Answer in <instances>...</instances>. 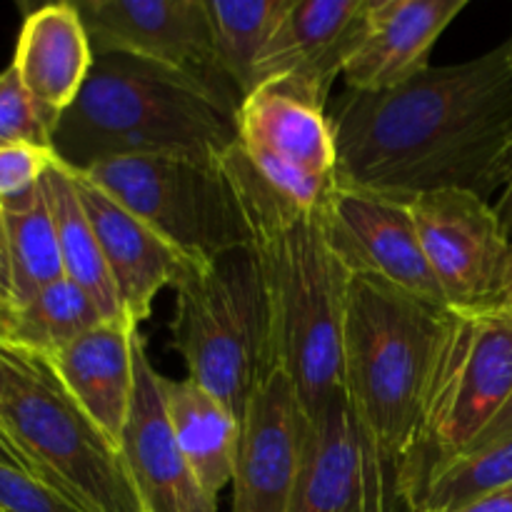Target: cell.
I'll return each mask as SVG.
<instances>
[{"label":"cell","mask_w":512,"mask_h":512,"mask_svg":"<svg viewBox=\"0 0 512 512\" xmlns=\"http://www.w3.org/2000/svg\"><path fill=\"white\" fill-rule=\"evenodd\" d=\"M340 180L390 198L468 190L493 200L512 155L508 43L383 93L345 90L330 113Z\"/></svg>","instance_id":"obj_1"},{"label":"cell","mask_w":512,"mask_h":512,"mask_svg":"<svg viewBox=\"0 0 512 512\" xmlns=\"http://www.w3.org/2000/svg\"><path fill=\"white\" fill-rule=\"evenodd\" d=\"M220 160L243 205L250 250L263 273L273 368L288 375L310 418L343 390L345 313L353 275L330 248L320 210L293 208L270 193L235 145Z\"/></svg>","instance_id":"obj_2"},{"label":"cell","mask_w":512,"mask_h":512,"mask_svg":"<svg viewBox=\"0 0 512 512\" xmlns=\"http://www.w3.org/2000/svg\"><path fill=\"white\" fill-rule=\"evenodd\" d=\"M235 90L130 55H95L78 98L60 115L53 153L83 173L128 155L223 158L238 140Z\"/></svg>","instance_id":"obj_3"},{"label":"cell","mask_w":512,"mask_h":512,"mask_svg":"<svg viewBox=\"0 0 512 512\" xmlns=\"http://www.w3.org/2000/svg\"><path fill=\"white\" fill-rule=\"evenodd\" d=\"M450 310L370 275H353L343 338V390L405 483L418 455L425 403Z\"/></svg>","instance_id":"obj_4"},{"label":"cell","mask_w":512,"mask_h":512,"mask_svg":"<svg viewBox=\"0 0 512 512\" xmlns=\"http://www.w3.org/2000/svg\"><path fill=\"white\" fill-rule=\"evenodd\" d=\"M173 290V348L188 378L243 423L253 393L275 370L258 258L238 248L213 260H190Z\"/></svg>","instance_id":"obj_5"},{"label":"cell","mask_w":512,"mask_h":512,"mask_svg":"<svg viewBox=\"0 0 512 512\" xmlns=\"http://www.w3.org/2000/svg\"><path fill=\"white\" fill-rule=\"evenodd\" d=\"M10 390L0 430L30 473L85 512H143L120 448L80 410L40 355L5 345Z\"/></svg>","instance_id":"obj_6"},{"label":"cell","mask_w":512,"mask_h":512,"mask_svg":"<svg viewBox=\"0 0 512 512\" xmlns=\"http://www.w3.org/2000/svg\"><path fill=\"white\" fill-rule=\"evenodd\" d=\"M83 175L145 220L183 258L200 263L250 248L243 205L220 158L128 155L100 160Z\"/></svg>","instance_id":"obj_7"},{"label":"cell","mask_w":512,"mask_h":512,"mask_svg":"<svg viewBox=\"0 0 512 512\" xmlns=\"http://www.w3.org/2000/svg\"><path fill=\"white\" fill-rule=\"evenodd\" d=\"M512 395V310H450L425 403L418 455L405 483L413 503L425 475L465 453Z\"/></svg>","instance_id":"obj_8"},{"label":"cell","mask_w":512,"mask_h":512,"mask_svg":"<svg viewBox=\"0 0 512 512\" xmlns=\"http://www.w3.org/2000/svg\"><path fill=\"white\" fill-rule=\"evenodd\" d=\"M235 150L255 178L293 208L320 210L340 180L330 115L280 80L240 100Z\"/></svg>","instance_id":"obj_9"},{"label":"cell","mask_w":512,"mask_h":512,"mask_svg":"<svg viewBox=\"0 0 512 512\" xmlns=\"http://www.w3.org/2000/svg\"><path fill=\"white\" fill-rule=\"evenodd\" d=\"M408 205L448 308H500L512 288V243L493 203L468 190H433Z\"/></svg>","instance_id":"obj_10"},{"label":"cell","mask_w":512,"mask_h":512,"mask_svg":"<svg viewBox=\"0 0 512 512\" xmlns=\"http://www.w3.org/2000/svg\"><path fill=\"white\" fill-rule=\"evenodd\" d=\"M288 512H408L398 475L345 390L308 418Z\"/></svg>","instance_id":"obj_11"},{"label":"cell","mask_w":512,"mask_h":512,"mask_svg":"<svg viewBox=\"0 0 512 512\" xmlns=\"http://www.w3.org/2000/svg\"><path fill=\"white\" fill-rule=\"evenodd\" d=\"M320 213L330 248L350 275L380 278L415 298L448 308L420 245L408 200L338 180Z\"/></svg>","instance_id":"obj_12"},{"label":"cell","mask_w":512,"mask_h":512,"mask_svg":"<svg viewBox=\"0 0 512 512\" xmlns=\"http://www.w3.org/2000/svg\"><path fill=\"white\" fill-rule=\"evenodd\" d=\"M75 8L93 55H130L233 90L215 63L205 0H80Z\"/></svg>","instance_id":"obj_13"},{"label":"cell","mask_w":512,"mask_h":512,"mask_svg":"<svg viewBox=\"0 0 512 512\" xmlns=\"http://www.w3.org/2000/svg\"><path fill=\"white\" fill-rule=\"evenodd\" d=\"M308 415L283 370L250 398L240 423L230 512H288L303 460Z\"/></svg>","instance_id":"obj_14"},{"label":"cell","mask_w":512,"mask_h":512,"mask_svg":"<svg viewBox=\"0 0 512 512\" xmlns=\"http://www.w3.org/2000/svg\"><path fill=\"white\" fill-rule=\"evenodd\" d=\"M120 455L143 512H220L185 463L168 420L163 375L150 363L143 335L135 338V390Z\"/></svg>","instance_id":"obj_15"},{"label":"cell","mask_w":512,"mask_h":512,"mask_svg":"<svg viewBox=\"0 0 512 512\" xmlns=\"http://www.w3.org/2000/svg\"><path fill=\"white\" fill-rule=\"evenodd\" d=\"M468 0H368L343 68L345 90L383 93L430 68V53Z\"/></svg>","instance_id":"obj_16"},{"label":"cell","mask_w":512,"mask_h":512,"mask_svg":"<svg viewBox=\"0 0 512 512\" xmlns=\"http://www.w3.org/2000/svg\"><path fill=\"white\" fill-rule=\"evenodd\" d=\"M365 5L368 0H290L258 58L255 88L280 80L325 108L358 38Z\"/></svg>","instance_id":"obj_17"},{"label":"cell","mask_w":512,"mask_h":512,"mask_svg":"<svg viewBox=\"0 0 512 512\" xmlns=\"http://www.w3.org/2000/svg\"><path fill=\"white\" fill-rule=\"evenodd\" d=\"M75 188L98 235L125 315L140 325L148 320L160 290L175 288L190 260L88 175L75 173Z\"/></svg>","instance_id":"obj_18"},{"label":"cell","mask_w":512,"mask_h":512,"mask_svg":"<svg viewBox=\"0 0 512 512\" xmlns=\"http://www.w3.org/2000/svg\"><path fill=\"white\" fill-rule=\"evenodd\" d=\"M138 333L128 318L103 320L48 360L70 398L115 445L133 403Z\"/></svg>","instance_id":"obj_19"},{"label":"cell","mask_w":512,"mask_h":512,"mask_svg":"<svg viewBox=\"0 0 512 512\" xmlns=\"http://www.w3.org/2000/svg\"><path fill=\"white\" fill-rule=\"evenodd\" d=\"M93 60L75 3H50L25 15L10 65L35 103L60 120L88 80Z\"/></svg>","instance_id":"obj_20"},{"label":"cell","mask_w":512,"mask_h":512,"mask_svg":"<svg viewBox=\"0 0 512 512\" xmlns=\"http://www.w3.org/2000/svg\"><path fill=\"white\" fill-rule=\"evenodd\" d=\"M165 408L178 448L210 498L233 483L240 420L195 380L163 378Z\"/></svg>","instance_id":"obj_21"},{"label":"cell","mask_w":512,"mask_h":512,"mask_svg":"<svg viewBox=\"0 0 512 512\" xmlns=\"http://www.w3.org/2000/svg\"><path fill=\"white\" fill-rule=\"evenodd\" d=\"M43 185L45 195H48L50 213H53L55 233H58L65 278L73 280L78 288H83L95 300L105 320L128 318L113 278H110L108 265H105L98 235L90 225L83 200H80L78 188H75V173L55 158L48 173L43 175Z\"/></svg>","instance_id":"obj_22"},{"label":"cell","mask_w":512,"mask_h":512,"mask_svg":"<svg viewBox=\"0 0 512 512\" xmlns=\"http://www.w3.org/2000/svg\"><path fill=\"white\" fill-rule=\"evenodd\" d=\"M0 210L13 268V305L20 308L50 283L65 278L43 180L18 198L0 200Z\"/></svg>","instance_id":"obj_23"},{"label":"cell","mask_w":512,"mask_h":512,"mask_svg":"<svg viewBox=\"0 0 512 512\" xmlns=\"http://www.w3.org/2000/svg\"><path fill=\"white\" fill-rule=\"evenodd\" d=\"M290 0H205L215 63L240 100L253 93L258 58L288 13Z\"/></svg>","instance_id":"obj_24"},{"label":"cell","mask_w":512,"mask_h":512,"mask_svg":"<svg viewBox=\"0 0 512 512\" xmlns=\"http://www.w3.org/2000/svg\"><path fill=\"white\" fill-rule=\"evenodd\" d=\"M103 320L105 315L83 288L60 278L15 308L10 345L50 360Z\"/></svg>","instance_id":"obj_25"},{"label":"cell","mask_w":512,"mask_h":512,"mask_svg":"<svg viewBox=\"0 0 512 512\" xmlns=\"http://www.w3.org/2000/svg\"><path fill=\"white\" fill-rule=\"evenodd\" d=\"M510 485L512 438H505L435 465L413 495L410 512L455 510L485 495L500 493Z\"/></svg>","instance_id":"obj_26"},{"label":"cell","mask_w":512,"mask_h":512,"mask_svg":"<svg viewBox=\"0 0 512 512\" xmlns=\"http://www.w3.org/2000/svg\"><path fill=\"white\" fill-rule=\"evenodd\" d=\"M58 118L40 108L20 83L13 65L0 73V148L3 145H35L53 150Z\"/></svg>","instance_id":"obj_27"},{"label":"cell","mask_w":512,"mask_h":512,"mask_svg":"<svg viewBox=\"0 0 512 512\" xmlns=\"http://www.w3.org/2000/svg\"><path fill=\"white\" fill-rule=\"evenodd\" d=\"M0 512H85L25 470L0 463Z\"/></svg>","instance_id":"obj_28"},{"label":"cell","mask_w":512,"mask_h":512,"mask_svg":"<svg viewBox=\"0 0 512 512\" xmlns=\"http://www.w3.org/2000/svg\"><path fill=\"white\" fill-rule=\"evenodd\" d=\"M55 153L35 145H3L0 148V200L18 198L43 180Z\"/></svg>","instance_id":"obj_29"},{"label":"cell","mask_w":512,"mask_h":512,"mask_svg":"<svg viewBox=\"0 0 512 512\" xmlns=\"http://www.w3.org/2000/svg\"><path fill=\"white\" fill-rule=\"evenodd\" d=\"M505 438H512V395L508 398V403L498 410V415H495V418L485 425L483 433H480L478 438L470 443V448L465 450V453L485 448V445H493V443H498V440H505Z\"/></svg>","instance_id":"obj_30"},{"label":"cell","mask_w":512,"mask_h":512,"mask_svg":"<svg viewBox=\"0 0 512 512\" xmlns=\"http://www.w3.org/2000/svg\"><path fill=\"white\" fill-rule=\"evenodd\" d=\"M0 300H5L8 305H13V268H10L8 233H5L3 210H0Z\"/></svg>","instance_id":"obj_31"},{"label":"cell","mask_w":512,"mask_h":512,"mask_svg":"<svg viewBox=\"0 0 512 512\" xmlns=\"http://www.w3.org/2000/svg\"><path fill=\"white\" fill-rule=\"evenodd\" d=\"M443 512H512V485L510 488L500 490V493L485 495V498L473 500V503Z\"/></svg>","instance_id":"obj_32"},{"label":"cell","mask_w":512,"mask_h":512,"mask_svg":"<svg viewBox=\"0 0 512 512\" xmlns=\"http://www.w3.org/2000/svg\"><path fill=\"white\" fill-rule=\"evenodd\" d=\"M493 208H495V213H498L500 223H503L505 233H508V238L512 243V155H510L508 170H505L503 188H500L498 200L493 203Z\"/></svg>","instance_id":"obj_33"},{"label":"cell","mask_w":512,"mask_h":512,"mask_svg":"<svg viewBox=\"0 0 512 512\" xmlns=\"http://www.w3.org/2000/svg\"><path fill=\"white\" fill-rule=\"evenodd\" d=\"M0 463L13 465V468H20V470H25V473H30L28 460L20 455V450L15 448L13 443H10V438L3 433V430H0ZM30 475H33V473H30Z\"/></svg>","instance_id":"obj_34"},{"label":"cell","mask_w":512,"mask_h":512,"mask_svg":"<svg viewBox=\"0 0 512 512\" xmlns=\"http://www.w3.org/2000/svg\"><path fill=\"white\" fill-rule=\"evenodd\" d=\"M13 315L15 308L0 300V343L10 345V333H13Z\"/></svg>","instance_id":"obj_35"},{"label":"cell","mask_w":512,"mask_h":512,"mask_svg":"<svg viewBox=\"0 0 512 512\" xmlns=\"http://www.w3.org/2000/svg\"><path fill=\"white\" fill-rule=\"evenodd\" d=\"M10 390V360H8V350L5 345L0 343V403L5 400Z\"/></svg>","instance_id":"obj_36"},{"label":"cell","mask_w":512,"mask_h":512,"mask_svg":"<svg viewBox=\"0 0 512 512\" xmlns=\"http://www.w3.org/2000/svg\"><path fill=\"white\" fill-rule=\"evenodd\" d=\"M500 308H508V310H512V288L508 290V295H505L503 303H500Z\"/></svg>","instance_id":"obj_37"},{"label":"cell","mask_w":512,"mask_h":512,"mask_svg":"<svg viewBox=\"0 0 512 512\" xmlns=\"http://www.w3.org/2000/svg\"><path fill=\"white\" fill-rule=\"evenodd\" d=\"M508 50H510V60H512V38L508 40Z\"/></svg>","instance_id":"obj_38"}]
</instances>
